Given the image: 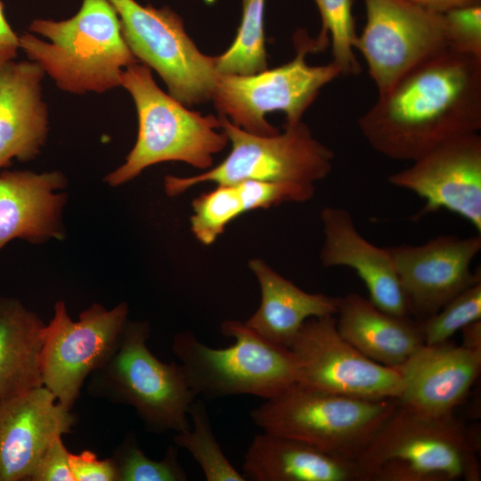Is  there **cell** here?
<instances>
[{
	"label": "cell",
	"mask_w": 481,
	"mask_h": 481,
	"mask_svg": "<svg viewBox=\"0 0 481 481\" xmlns=\"http://www.w3.org/2000/svg\"><path fill=\"white\" fill-rule=\"evenodd\" d=\"M242 469L254 481H360L356 461L265 431L253 437Z\"/></svg>",
	"instance_id": "44dd1931"
},
{
	"label": "cell",
	"mask_w": 481,
	"mask_h": 481,
	"mask_svg": "<svg viewBox=\"0 0 481 481\" xmlns=\"http://www.w3.org/2000/svg\"><path fill=\"white\" fill-rule=\"evenodd\" d=\"M246 212L284 202H305L315 192L314 184L245 180L235 183Z\"/></svg>",
	"instance_id": "4dcf8cb0"
},
{
	"label": "cell",
	"mask_w": 481,
	"mask_h": 481,
	"mask_svg": "<svg viewBox=\"0 0 481 481\" xmlns=\"http://www.w3.org/2000/svg\"><path fill=\"white\" fill-rule=\"evenodd\" d=\"M366 23L355 42L378 94L450 48L442 13L407 0H364Z\"/></svg>",
	"instance_id": "4fadbf2b"
},
{
	"label": "cell",
	"mask_w": 481,
	"mask_h": 481,
	"mask_svg": "<svg viewBox=\"0 0 481 481\" xmlns=\"http://www.w3.org/2000/svg\"><path fill=\"white\" fill-rule=\"evenodd\" d=\"M45 323L20 300L0 297V403L42 386Z\"/></svg>",
	"instance_id": "cb8c5ba5"
},
{
	"label": "cell",
	"mask_w": 481,
	"mask_h": 481,
	"mask_svg": "<svg viewBox=\"0 0 481 481\" xmlns=\"http://www.w3.org/2000/svg\"><path fill=\"white\" fill-rule=\"evenodd\" d=\"M120 86L135 102L138 133L125 162L105 176L110 186L126 183L145 168L167 161L207 170L212 167L214 156L227 145V135L223 129L218 132L219 117L188 110L159 87L146 65L136 62L126 68Z\"/></svg>",
	"instance_id": "277c9868"
},
{
	"label": "cell",
	"mask_w": 481,
	"mask_h": 481,
	"mask_svg": "<svg viewBox=\"0 0 481 481\" xmlns=\"http://www.w3.org/2000/svg\"><path fill=\"white\" fill-rule=\"evenodd\" d=\"M231 151L217 166L192 176L167 175L165 191L176 196L207 182L216 184L245 180L314 184L332 170L333 151L318 141L302 121L286 125L282 133L260 135L220 117Z\"/></svg>",
	"instance_id": "9c48e42d"
},
{
	"label": "cell",
	"mask_w": 481,
	"mask_h": 481,
	"mask_svg": "<svg viewBox=\"0 0 481 481\" xmlns=\"http://www.w3.org/2000/svg\"><path fill=\"white\" fill-rule=\"evenodd\" d=\"M322 18L317 36L323 43H331L332 62L341 75L357 76L361 65L355 56L356 32L352 13V0H314Z\"/></svg>",
	"instance_id": "83f0119b"
},
{
	"label": "cell",
	"mask_w": 481,
	"mask_h": 481,
	"mask_svg": "<svg viewBox=\"0 0 481 481\" xmlns=\"http://www.w3.org/2000/svg\"><path fill=\"white\" fill-rule=\"evenodd\" d=\"M191 229L203 245H211L226 226L246 213L235 183L216 187L196 197L192 203Z\"/></svg>",
	"instance_id": "4316f807"
},
{
	"label": "cell",
	"mask_w": 481,
	"mask_h": 481,
	"mask_svg": "<svg viewBox=\"0 0 481 481\" xmlns=\"http://www.w3.org/2000/svg\"><path fill=\"white\" fill-rule=\"evenodd\" d=\"M45 72L31 61H12L0 69V171L14 159L33 160L49 132L43 99Z\"/></svg>",
	"instance_id": "ffe728a7"
},
{
	"label": "cell",
	"mask_w": 481,
	"mask_h": 481,
	"mask_svg": "<svg viewBox=\"0 0 481 481\" xmlns=\"http://www.w3.org/2000/svg\"><path fill=\"white\" fill-rule=\"evenodd\" d=\"M249 266L258 281L261 298L245 323L267 340L289 348L308 319L337 314L341 298L306 292L262 259L250 260Z\"/></svg>",
	"instance_id": "7402d4cb"
},
{
	"label": "cell",
	"mask_w": 481,
	"mask_h": 481,
	"mask_svg": "<svg viewBox=\"0 0 481 481\" xmlns=\"http://www.w3.org/2000/svg\"><path fill=\"white\" fill-rule=\"evenodd\" d=\"M297 384L315 391L369 400L395 399L403 380L396 368L363 355L338 332L335 316L308 319L289 346Z\"/></svg>",
	"instance_id": "7c38bea8"
},
{
	"label": "cell",
	"mask_w": 481,
	"mask_h": 481,
	"mask_svg": "<svg viewBox=\"0 0 481 481\" xmlns=\"http://www.w3.org/2000/svg\"><path fill=\"white\" fill-rule=\"evenodd\" d=\"M293 41L296 54L281 66L252 75H218L211 100L220 117L260 135L279 133L265 119L268 113H284L286 125L302 121L320 91L342 75L332 61L325 65L307 62L309 53L327 46L317 37L311 38L306 30L298 29Z\"/></svg>",
	"instance_id": "ba28073f"
},
{
	"label": "cell",
	"mask_w": 481,
	"mask_h": 481,
	"mask_svg": "<svg viewBox=\"0 0 481 481\" xmlns=\"http://www.w3.org/2000/svg\"><path fill=\"white\" fill-rule=\"evenodd\" d=\"M397 404L395 399H363L295 384L254 408L250 416L265 432L356 461Z\"/></svg>",
	"instance_id": "52a82bcc"
},
{
	"label": "cell",
	"mask_w": 481,
	"mask_h": 481,
	"mask_svg": "<svg viewBox=\"0 0 481 481\" xmlns=\"http://www.w3.org/2000/svg\"><path fill=\"white\" fill-rule=\"evenodd\" d=\"M396 369L403 380L399 404L425 414H452L479 376L481 348L450 340L423 344Z\"/></svg>",
	"instance_id": "e0dca14e"
},
{
	"label": "cell",
	"mask_w": 481,
	"mask_h": 481,
	"mask_svg": "<svg viewBox=\"0 0 481 481\" xmlns=\"http://www.w3.org/2000/svg\"><path fill=\"white\" fill-rule=\"evenodd\" d=\"M373 150L413 161L481 129V57L448 48L401 77L358 118Z\"/></svg>",
	"instance_id": "6da1fadb"
},
{
	"label": "cell",
	"mask_w": 481,
	"mask_h": 481,
	"mask_svg": "<svg viewBox=\"0 0 481 481\" xmlns=\"http://www.w3.org/2000/svg\"><path fill=\"white\" fill-rule=\"evenodd\" d=\"M425 9L443 13L451 9L481 4V0H407Z\"/></svg>",
	"instance_id": "d590c367"
},
{
	"label": "cell",
	"mask_w": 481,
	"mask_h": 481,
	"mask_svg": "<svg viewBox=\"0 0 481 481\" xmlns=\"http://www.w3.org/2000/svg\"><path fill=\"white\" fill-rule=\"evenodd\" d=\"M242 18L234 41L216 56L218 75H252L267 69L264 13L265 0H241Z\"/></svg>",
	"instance_id": "d4e9b609"
},
{
	"label": "cell",
	"mask_w": 481,
	"mask_h": 481,
	"mask_svg": "<svg viewBox=\"0 0 481 481\" xmlns=\"http://www.w3.org/2000/svg\"><path fill=\"white\" fill-rule=\"evenodd\" d=\"M19 49V36L8 23L4 4L0 1V69L7 62L15 60Z\"/></svg>",
	"instance_id": "e575fe53"
},
{
	"label": "cell",
	"mask_w": 481,
	"mask_h": 481,
	"mask_svg": "<svg viewBox=\"0 0 481 481\" xmlns=\"http://www.w3.org/2000/svg\"><path fill=\"white\" fill-rule=\"evenodd\" d=\"M449 47L481 57V4L443 12Z\"/></svg>",
	"instance_id": "1f68e13d"
},
{
	"label": "cell",
	"mask_w": 481,
	"mask_h": 481,
	"mask_svg": "<svg viewBox=\"0 0 481 481\" xmlns=\"http://www.w3.org/2000/svg\"><path fill=\"white\" fill-rule=\"evenodd\" d=\"M189 416L192 428L177 432L174 444L189 452L200 465L208 481L247 480L228 461L213 433L205 403L192 402Z\"/></svg>",
	"instance_id": "484cf974"
},
{
	"label": "cell",
	"mask_w": 481,
	"mask_h": 481,
	"mask_svg": "<svg viewBox=\"0 0 481 481\" xmlns=\"http://www.w3.org/2000/svg\"><path fill=\"white\" fill-rule=\"evenodd\" d=\"M118 481H185L187 473L178 460V447L169 445L163 459L151 460L135 434H128L111 457Z\"/></svg>",
	"instance_id": "f1b7e54d"
},
{
	"label": "cell",
	"mask_w": 481,
	"mask_h": 481,
	"mask_svg": "<svg viewBox=\"0 0 481 481\" xmlns=\"http://www.w3.org/2000/svg\"><path fill=\"white\" fill-rule=\"evenodd\" d=\"M69 466L75 481H118L111 457L99 460L90 450L70 452Z\"/></svg>",
	"instance_id": "836d02e7"
},
{
	"label": "cell",
	"mask_w": 481,
	"mask_h": 481,
	"mask_svg": "<svg viewBox=\"0 0 481 481\" xmlns=\"http://www.w3.org/2000/svg\"><path fill=\"white\" fill-rule=\"evenodd\" d=\"M76 421L43 385L0 403V481L29 480L49 444Z\"/></svg>",
	"instance_id": "2e32d148"
},
{
	"label": "cell",
	"mask_w": 481,
	"mask_h": 481,
	"mask_svg": "<svg viewBox=\"0 0 481 481\" xmlns=\"http://www.w3.org/2000/svg\"><path fill=\"white\" fill-rule=\"evenodd\" d=\"M149 336L147 322L127 321L112 357L91 374L88 393L133 407L151 432L186 430L198 395L180 363L161 362L150 351Z\"/></svg>",
	"instance_id": "8992f818"
},
{
	"label": "cell",
	"mask_w": 481,
	"mask_h": 481,
	"mask_svg": "<svg viewBox=\"0 0 481 481\" xmlns=\"http://www.w3.org/2000/svg\"><path fill=\"white\" fill-rule=\"evenodd\" d=\"M53 309V316L43 330L42 384L58 403L71 410L86 379L116 352L128 306L122 302L108 310L94 304L79 314L77 321L70 318L62 300Z\"/></svg>",
	"instance_id": "8fae6325"
},
{
	"label": "cell",
	"mask_w": 481,
	"mask_h": 481,
	"mask_svg": "<svg viewBox=\"0 0 481 481\" xmlns=\"http://www.w3.org/2000/svg\"><path fill=\"white\" fill-rule=\"evenodd\" d=\"M69 454L62 436L56 437L43 453L29 478L31 481H75Z\"/></svg>",
	"instance_id": "d6a6232c"
},
{
	"label": "cell",
	"mask_w": 481,
	"mask_h": 481,
	"mask_svg": "<svg viewBox=\"0 0 481 481\" xmlns=\"http://www.w3.org/2000/svg\"><path fill=\"white\" fill-rule=\"evenodd\" d=\"M66 184L60 171H0V250L15 239L30 243L62 240L67 197L56 190Z\"/></svg>",
	"instance_id": "d6986e66"
},
{
	"label": "cell",
	"mask_w": 481,
	"mask_h": 481,
	"mask_svg": "<svg viewBox=\"0 0 481 481\" xmlns=\"http://www.w3.org/2000/svg\"><path fill=\"white\" fill-rule=\"evenodd\" d=\"M19 37L20 49L62 91L102 94L120 86V76L138 62L110 0H82L62 20L36 19Z\"/></svg>",
	"instance_id": "7a4b0ae2"
},
{
	"label": "cell",
	"mask_w": 481,
	"mask_h": 481,
	"mask_svg": "<svg viewBox=\"0 0 481 481\" xmlns=\"http://www.w3.org/2000/svg\"><path fill=\"white\" fill-rule=\"evenodd\" d=\"M477 435L454 413L425 414L398 403L356 460L360 481H479Z\"/></svg>",
	"instance_id": "3957f363"
},
{
	"label": "cell",
	"mask_w": 481,
	"mask_h": 481,
	"mask_svg": "<svg viewBox=\"0 0 481 481\" xmlns=\"http://www.w3.org/2000/svg\"><path fill=\"white\" fill-rule=\"evenodd\" d=\"M336 325L340 335L363 355L396 368L424 344L420 322L396 316L352 292L340 298Z\"/></svg>",
	"instance_id": "603a6c76"
},
{
	"label": "cell",
	"mask_w": 481,
	"mask_h": 481,
	"mask_svg": "<svg viewBox=\"0 0 481 481\" xmlns=\"http://www.w3.org/2000/svg\"><path fill=\"white\" fill-rule=\"evenodd\" d=\"M221 332L233 338V344L215 348L191 331L174 336L172 351L198 396L214 399L252 395L267 400L297 384L289 348L267 340L245 322L224 321Z\"/></svg>",
	"instance_id": "5b68a950"
},
{
	"label": "cell",
	"mask_w": 481,
	"mask_h": 481,
	"mask_svg": "<svg viewBox=\"0 0 481 481\" xmlns=\"http://www.w3.org/2000/svg\"><path fill=\"white\" fill-rule=\"evenodd\" d=\"M320 216L324 234L322 265L353 269L375 306L393 315L409 316V304L388 248L378 247L362 236L350 212L343 208L325 207Z\"/></svg>",
	"instance_id": "ac0fdd59"
},
{
	"label": "cell",
	"mask_w": 481,
	"mask_h": 481,
	"mask_svg": "<svg viewBox=\"0 0 481 481\" xmlns=\"http://www.w3.org/2000/svg\"><path fill=\"white\" fill-rule=\"evenodd\" d=\"M462 344L471 348H481V320L474 322L461 330Z\"/></svg>",
	"instance_id": "8d00e7d4"
},
{
	"label": "cell",
	"mask_w": 481,
	"mask_h": 481,
	"mask_svg": "<svg viewBox=\"0 0 481 481\" xmlns=\"http://www.w3.org/2000/svg\"><path fill=\"white\" fill-rule=\"evenodd\" d=\"M481 320V281L466 289L439 311L420 322L424 344L447 342L467 325Z\"/></svg>",
	"instance_id": "f546056e"
},
{
	"label": "cell",
	"mask_w": 481,
	"mask_h": 481,
	"mask_svg": "<svg viewBox=\"0 0 481 481\" xmlns=\"http://www.w3.org/2000/svg\"><path fill=\"white\" fill-rule=\"evenodd\" d=\"M110 1L133 54L159 75L172 97L185 106L212 99L218 77L216 58L198 49L176 12L135 0Z\"/></svg>",
	"instance_id": "30bf717a"
},
{
	"label": "cell",
	"mask_w": 481,
	"mask_h": 481,
	"mask_svg": "<svg viewBox=\"0 0 481 481\" xmlns=\"http://www.w3.org/2000/svg\"><path fill=\"white\" fill-rule=\"evenodd\" d=\"M388 176L395 187L414 192L424 206L413 221L447 209L469 222L481 234V136L472 133L451 139Z\"/></svg>",
	"instance_id": "5bb4252c"
},
{
	"label": "cell",
	"mask_w": 481,
	"mask_h": 481,
	"mask_svg": "<svg viewBox=\"0 0 481 481\" xmlns=\"http://www.w3.org/2000/svg\"><path fill=\"white\" fill-rule=\"evenodd\" d=\"M410 311L423 320L458 294L481 281L471 263L481 250V234L436 236L421 245L388 247Z\"/></svg>",
	"instance_id": "9a60e30c"
}]
</instances>
